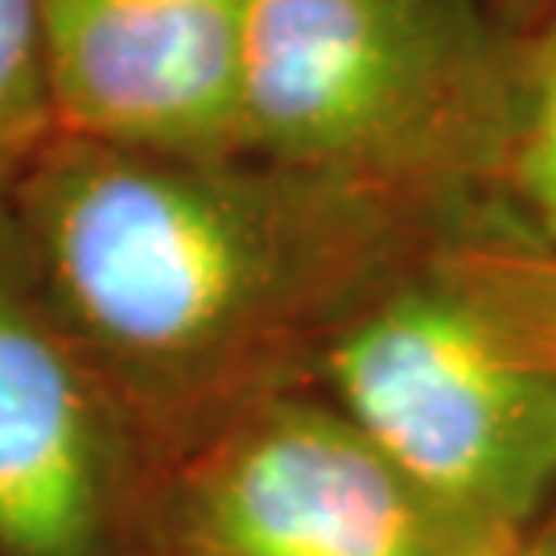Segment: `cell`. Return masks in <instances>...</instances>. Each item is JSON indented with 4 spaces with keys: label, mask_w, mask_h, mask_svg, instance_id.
Wrapping results in <instances>:
<instances>
[{
    "label": "cell",
    "mask_w": 556,
    "mask_h": 556,
    "mask_svg": "<svg viewBox=\"0 0 556 556\" xmlns=\"http://www.w3.org/2000/svg\"><path fill=\"white\" fill-rule=\"evenodd\" d=\"M4 211L149 470L309 383L326 338L450 239L441 211L346 181L71 137L25 169Z\"/></svg>",
    "instance_id": "6da1fadb"
},
{
    "label": "cell",
    "mask_w": 556,
    "mask_h": 556,
    "mask_svg": "<svg viewBox=\"0 0 556 556\" xmlns=\"http://www.w3.org/2000/svg\"><path fill=\"white\" fill-rule=\"evenodd\" d=\"M511 83L478 0H248L243 153L441 211L495 178Z\"/></svg>",
    "instance_id": "7a4b0ae2"
},
{
    "label": "cell",
    "mask_w": 556,
    "mask_h": 556,
    "mask_svg": "<svg viewBox=\"0 0 556 556\" xmlns=\"http://www.w3.org/2000/svg\"><path fill=\"white\" fill-rule=\"evenodd\" d=\"M358 433L475 528L519 544L556 498V371L425 264L326 338L314 379Z\"/></svg>",
    "instance_id": "3957f363"
},
{
    "label": "cell",
    "mask_w": 556,
    "mask_h": 556,
    "mask_svg": "<svg viewBox=\"0 0 556 556\" xmlns=\"http://www.w3.org/2000/svg\"><path fill=\"white\" fill-rule=\"evenodd\" d=\"M417 486L314 383L248 404L149 475L132 556H516Z\"/></svg>",
    "instance_id": "277c9868"
},
{
    "label": "cell",
    "mask_w": 556,
    "mask_h": 556,
    "mask_svg": "<svg viewBox=\"0 0 556 556\" xmlns=\"http://www.w3.org/2000/svg\"><path fill=\"white\" fill-rule=\"evenodd\" d=\"M149 475L0 199V556H132Z\"/></svg>",
    "instance_id": "5b68a950"
},
{
    "label": "cell",
    "mask_w": 556,
    "mask_h": 556,
    "mask_svg": "<svg viewBox=\"0 0 556 556\" xmlns=\"http://www.w3.org/2000/svg\"><path fill=\"white\" fill-rule=\"evenodd\" d=\"M41 25L59 137L248 157V0H41Z\"/></svg>",
    "instance_id": "8992f818"
},
{
    "label": "cell",
    "mask_w": 556,
    "mask_h": 556,
    "mask_svg": "<svg viewBox=\"0 0 556 556\" xmlns=\"http://www.w3.org/2000/svg\"><path fill=\"white\" fill-rule=\"evenodd\" d=\"M429 268L507 346L556 371V252L516 231H454L429 256Z\"/></svg>",
    "instance_id": "52a82bcc"
},
{
    "label": "cell",
    "mask_w": 556,
    "mask_h": 556,
    "mask_svg": "<svg viewBox=\"0 0 556 556\" xmlns=\"http://www.w3.org/2000/svg\"><path fill=\"white\" fill-rule=\"evenodd\" d=\"M495 178L507 186L519 239L556 252V21L516 62L511 116Z\"/></svg>",
    "instance_id": "ba28073f"
},
{
    "label": "cell",
    "mask_w": 556,
    "mask_h": 556,
    "mask_svg": "<svg viewBox=\"0 0 556 556\" xmlns=\"http://www.w3.org/2000/svg\"><path fill=\"white\" fill-rule=\"evenodd\" d=\"M54 140L41 0H0V199Z\"/></svg>",
    "instance_id": "9c48e42d"
},
{
    "label": "cell",
    "mask_w": 556,
    "mask_h": 556,
    "mask_svg": "<svg viewBox=\"0 0 556 556\" xmlns=\"http://www.w3.org/2000/svg\"><path fill=\"white\" fill-rule=\"evenodd\" d=\"M516 556H556V498L553 507L536 519V528L519 540Z\"/></svg>",
    "instance_id": "30bf717a"
}]
</instances>
